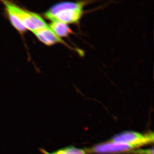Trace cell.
Wrapping results in <instances>:
<instances>
[{
	"label": "cell",
	"instance_id": "2",
	"mask_svg": "<svg viewBox=\"0 0 154 154\" xmlns=\"http://www.w3.org/2000/svg\"><path fill=\"white\" fill-rule=\"evenodd\" d=\"M1 2L5 8L11 10L17 16L27 30L33 33L38 29L48 26V24L38 14L22 8L9 1Z\"/></svg>",
	"mask_w": 154,
	"mask_h": 154
},
{
	"label": "cell",
	"instance_id": "7",
	"mask_svg": "<svg viewBox=\"0 0 154 154\" xmlns=\"http://www.w3.org/2000/svg\"><path fill=\"white\" fill-rule=\"evenodd\" d=\"M39 151L42 154H87L85 150L77 148L73 146L67 147L52 152H48L44 149L41 148Z\"/></svg>",
	"mask_w": 154,
	"mask_h": 154
},
{
	"label": "cell",
	"instance_id": "6",
	"mask_svg": "<svg viewBox=\"0 0 154 154\" xmlns=\"http://www.w3.org/2000/svg\"><path fill=\"white\" fill-rule=\"evenodd\" d=\"M48 26L53 32L61 38L68 37L73 33L72 30L69 25L63 22L52 21Z\"/></svg>",
	"mask_w": 154,
	"mask_h": 154
},
{
	"label": "cell",
	"instance_id": "4",
	"mask_svg": "<svg viewBox=\"0 0 154 154\" xmlns=\"http://www.w3.org/2000/svg\"><path fill=\"white\" fill-rule=\"evenodd\" d=\"M33 33L39 41L48 46H51L57 43H60L63 44L70 49L74 51L80 55L82 56L84 54L82 51L72 47L62 38L57 36L50 28L48 25L47 27L36 30Z\"/></svg>",
	"mask_w": 154,
	"mask_h": 154
},
{
	"label": "cell",
	"instance_id": "3",
	"mask_svg": "<svg viewBox=\"0 0 154 154\" xmlns=\"http://www.w3.org/2000/svg\"><path fill=\"white\" fill-rule=\"evenodd\" d=\"M111 141L126 143L137 148L153 143L154 134L150 133L144 135L134 131H126L116 135L112 138Z\"/></svg>",
	"mask_w": 154,
	"mask_h": 154
},
{
	"label": "cell",
	"instance_id": "8",
	"mask_svg": "<svg viewBox=\"0 0 154 154\" xmlns=\"http://www.w3.org/2000/svg\"><path fill=\"white\" fill-rule=\"evenodd\" d=\"M6 9L7 14H8L9 20L11 22V25H13L16 29L21 34H23L26 32L27 29L23 26L20 20L18 19L16 15L11 10L8 8Z\"/></svg>",
	"mask_w": 154,
	"mask_h": 154
},
{
	"label": "cell",
	"instance_id": "9",
	"mask_svg": "<svg viewBox=\"0 0 154 154\" xmlns=\"http://www.w3.org/2000/svg\"><path fill=\"white\" fill-rule=\"evenodd\" d=\"M132 153L136 154H154L153 148L148 149H140L132 151Z\"/></svg>",
	"mask_w": 154,
	"mask_h": 154
},
{
	"label": "cell",
	"instance_id": "1",
	"mask_svg": "<svg viewBox=\"0 0 154 154\" xmlns=\"http://www.w3.org/2000/svg\"><path fill=\"white\" fill-rule=\"evenodd\" d=\"M88 1L65 2L54 5L45 13L46 19L52 21H59L65 24L77 25L85 14L84 8L89 4Z\"/></svg>",
	"mask_w": 154,
	"mask_h": 154
},
{
	"label": "cell",
	"instance_id": "5",
	"mask_svg": "<svg viewBox=\"0 0 154 154\" xmlns=\"http://www.w3.org/2000/svg\"><path fill=\"white\" fill-rule=\"evenodd\" d=\"M134 148V147L128 144L113 142L111 141L109 142L97 145L92 148L85 150L87 153L102 154L126 152Z\"/></svg>",
	"mask_w": 154,
	"mask_h": 154
}]
</instances>
